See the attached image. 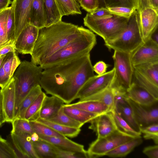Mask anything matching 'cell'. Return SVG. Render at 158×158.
I'll list each match as a JSON object with an SVG mask.
<instances>
[{"label": "cell", "instance_id": "obj_53", "mask_svg": "<svg viewBox=\"0 0 158 158\" xmlns=\"http://www.w3.org/2000/svg\"><path fill=\"white\" fill-rule=\"evenodd\" d=\"M5 122L6 118L2 105V96L0 93V127Z\"/></svg>", "mask_w": 158, "mask_h": 158}, {"label": "cell", "instance_id": "obj_21", "mask_svg": "<svg viewBox=\"0 0 158 158\" xmlns=\"http://www.w3.org/2000/svg\"><path fill=\"white\" fill-rule=\"evenodd\" d=\"M30 24L39 29L46 26V18L44 0H34L30 11Z\"/></svg>", "mask_w": 158, "mask_h": 158}, {"label": "cell", "instance_id": "obj_22", "mask_svg": "<svg viewBox=\"0 0 158 158\" xmlns=\"http://www.w3.org/2000/svg\"><path fill=\"white\" fill-rule=\"evenodd\" d=\"M68 104L71 106L97 114L111 111L106 105L96 101L79 100L76 102Z\"/></svg>", "mask_w": 158, "mask_h": 158}, {"label": "cell", "instance_id": "obj_58", "mask_svg": "<svg viewBox=\"0 0 158 158\" xmlns=\"http://www.w3.org/2000/svg\"><path fill=\"white\" fill-rule=\"evenodd\" d=\"M98 0V8H100L101 7H106L103 0Z\"/></svg>", "mask_w": 158, "mask_h": 158}, {"label": "cell", "instance_id": "obj_59", "mask_svg": "<svg viewBox=\"0 0 158 158\" xmlns=\"http://www.w3.org/2000/svg\"><path fill=\"white\" fill-rule=\"evenodd\" d=\"M6 54L1 55L0 56V67L1 66L3 60Z\"/></svg>", "mask_w": 158, "mask_h": 158}, {"label": "cell", "instance_id": "obj_2", "mask_svg": "<svg viewBox=\"0 0 158 158\" xmlns=\"http://www.w3.org/2000/svg\"><path fill=\"white\" fill-rule=\"evenodd\" d=\"M85 28L62 20L39 29L31 54V62L40 65L43 61L81 34Z\"/></svg>", "mask_w": 158, "mask_h": 158}, {"label": "cell", "instance_id": "obj_47", "mask_svg": "<svg viewBox=\"0 0 158 158\" xmlns=\"http://www.w3.org/2000/svg\"><path fill=\"white\" fill-rule=\"evenodd\" d=\"M90 14L94 17L100 19L109 18L113 15L106 7L98 8Z\"/></svg>", "mask_w": 158, "mask_h": 158}, {"label": "cell", "instance_id": "obj_25", "mask_svg": "<svg viewBox=\"0 0 158 158\" xmlns=\"http://www.w3.org/2000/svg\"><path fill=\"white\" fill-rule=\"evenodd\" d=\"M35 121L46 125L56 131L66 136L74 138L77 136L81 131L80 128L65 126L48 120L39 117Z\"/></svg>", "mask_w": 158, "mask_h": 158}, {"label": "cell", "instance_id": "obj_51", "mask_svg": "<svg viewBox=\"0 0 158 158\" xmlns=\"http://www.w3.org/2000/svg\"><path fill=\"white\" fill-rule=\"evenodd\" d=\"M10 79L6 74L2 64L0 67V87L1 88L4 87L8 83Z\"/></svg>", "mask_w": 158, "mask_h": 158}, {"label": "cell", "instance_id": "obj_6", "mask_svg": "<svg viewBox=\"0 0 158 158\" xmlns=\"http://www.w3.org/2000/svg\"><path fill=\"white\" fill-rule=\"evenodd\" d=\"M129 18L113 15L109 18L100 19L88 13L83 19L84 24L105 42L114 39L122 33L127 27Z\"/></svg>", "mask_w": 158, "mask_h": 158}, {"label": "cell", "instance_id": "obj_55", "mask_svg": "<svg viewBox=\"0 0 158 158\" xmlns=\"http://www.w3.org/2000/svg\"><path fill=\"white\" fill-rule=\"evenodd\" d=\"M150 38L155 42L158 44V29L152 34Z\"/></svg>", "mask_w": 158, "mask_h": 158}, {"label": "cell", "instance_id": "obj_12", "mask_svg": "<svg viewBox=\"0 0 158 158\" xmlns=\"http://www.w3.org/2000/svg\"><path fill=\"white\" fill-rule=\"evenodd\" d=\"M39 29L29 24L25 27L15 39V50L23 54H32L37 39Z\"/></svg>", "mask_w": 158, "mask_h": 158}, {"label": "cell", "instance_id": "obj_27", "mask_svg": "<svg viewBox=\"0 0 158 158\" xmlns=\"http://www.w3.org/2000/svg\"><path fill=\"white\" fill-rule=\"evenodd\" d=\"M80 100H94L103 103L109 107L111 111L114 107V95L111 87H109L101 92L92 94Z\"/></svg>", "mask_w": 158, "mask_h": 158}, {"label": "cell", "instance_id": "obj_9", "mask_svg": "<svg viewBox=\"0 0 158 158\" xmlns=\"http://www.w3.org/2000/svg\"><path fill=\"white\" fill-rule=\"evenodd\" d=\"M115 73L114 68L101 75H94L89 78L80 89L76 99H82L111 87Z\"/></svg>", "mask_w": 158, "mask_h": 158}, {"label": "cell", "instance_id": "obj_52", "mask_svg": "<svg viewBox=\"0 0 158 158\" xmlns=\"http://www.w3.org/2000/svg\"><path fill=\"white\" fill-rule=\"evenodd\" d=\"M14 44H9L0 48V56L5 55L10 52H15Z\"/></svg>", "mask_w": 158, "mask_h": 158}, {"label": "cell", "instance_id": "obj_17", "mask_svg": "<svg viewBox=\"0 0 158 158\" xmlns=\"http://www.w3.org/2000/svg\"><path fill=\"white\" fill-rule=\"evenodd\" d=\"M89 123V129L96 133L97 138L106 136L118 129L111 111L99 115Z\"/></svg>", "mask_w": 158, "mask_h": 158}, {"label": "cell", "instance_id": "obj_60", "mask_svg": "<svg viewBox=\"0 0 158 158\" xmlns=\"http://www.w3.org/2000/svg\"><path fill=\"white\" fill-rule=\"evenodd\" d=\"M77 2L80 4L81 0H75Z\"/></svg>", "mask_w": 158, "mask_h": 158}, {"label": "cell", "instance_id": "obj_28", "mask_svg": "<svg viewBox=\"0 0 158 158\" xmlns=\"http://www.w3.org/2000/svg\"><path fill=\"white\" fill-rule=\"evenodd\" d=\"M46 18V26H49L61 20L62 16L55 0H44Z\"/></svg>", "mask_w": 158, "mask_h": 158}, {"label": "cell", "instance_id": "obj_49", "mask_svg": "<svg viewBox=\"0 0 158 158\" xmlns=\"http://www.w3.org/2000/svg\"><path fill=\"white\" fill-rule=\"evenodd\" d=\"M108 65L103 61H99L93 66L94 71L98 75H101L106 72Z\"/></svg>", "mask_w": 158, "mask_h": 158}, {"label": "cell", "instance_id": "obj_32", "mask_svg": "<svg viewBox=\"0 0 158 158\" xmlns=\"http://www.w3.org/2000/svg\"><path fill=\"white\" fill-rule=\"evenodd\" d=\"M21 61L15 52H10L6 54L2 65L7 76L10 79Z\"/></svg>", "mask_w": 158, "mask_h": 158}, {"label": "cell", "instance_id": "obj_18", "mask_svg": "<svg viewBox=\"0 0 158 158\" xmlns=\"http://www.w3.org/2000/svg\"><path fill=\"white\" fill-rule=\"evenodd\" d=\"M126 94L128 98L141 105H150L158 101L148 91L133 81Z\"/></svg>", "mask_w": 158, "mask_h": 158}, {"label": "cell", "instance_id": "obj_30", "mask_svg": "<svg viewBox=\"0 0 158 158\" xmlns=\"http://www.w3.org/2000/svg\"><path fill=\"white\" fill-rule=\"evenodd\" d=\"M62 17L75 14H81L79 3L75 0H55Z\"/></svg>", "mask_w": 158, "mask_h": 158}, {"label": "cell", "instance_id": "obj_24", "mask_svg": "<svg viewBox=\"0 0 158 158\" xmlns=\"http://www.w3.org/2000/svg\"><path fill=\"white\" fill-rule=\"evenodd\" d=\"M143 140L141 136L125 142L106 153L105 156L112 157H124L130 153L136 147L141 144Z\"/></svg>", "mask_w": 158, "mask_h": 158}, {"label": "cell", "instance_id": "obj_8", "mask_svg": "<svg viewBox=\"0 0 158 158\" xmlns=\"http://www.w3.org/2000/svg\"><path fill=\"white\" fill-rule=\"evenodd\" d=\"M136 137L117 129L106 136L97 138L86 151L88 158L105 156L107 152Z\"/></svg>", "mask_w": 158, "mask_h": 158}, {"label": "cell", "instance_id": "obj_45", "mask_svg": "<svg viewBox=\"0 0 158 158\" xmlns=\"http://www.w3.org/2000/svg\"><path fill=\"white\" fill-rule=\"evenodd\" d=\"M55 148L56 158H88L86 154L62 150L56 146Z\"/></svg>", "mask_w": 158, "mask_h": 158}, {"label": "cell", "instance_id": "obj_23", "mask_svg": "<svg viewBox=\"0 0 158 158\" xmlns=\"http://www.w3.org/2000/svg\"><path fill=\"white\" fill-rule=\"evenodd\" d=\"M63 109L64 112L67 115L84 124L87 123H89L100 115L71 106L68 104H64L63 106Z\"/></svg>", "mask_w": 158, "mask_h": 158}, {"label": "cell", "instance_id": "obj_29", "mask_svg": "<svg viewBox=\"0 0 158 158\" xmlns=\"http://www.w3.org/2000/svg\"><path fill=\"white\" fill-rule=\"evenodd\" d=\"M33 145L39 158H56L55 146L52 144L40 139Z\"/></svg>", "mask_w": 158, "mask_h": 158}, {"label": "cell", "instance_id": "obj_7", "mask_svg": "<svg viewBox=\"0 0 158 158\" xmlns=\"http://www.w3.org/2000/svg\"><path fill=\"white\" fill-rule=\"evenodd\" d=\"M113 55L114 62V76L111 85L127 92L133 81L134 67L131 59V54L114 50Z\"/></svg>", "mask_w": 158, "mask_h": 158}, {"label": "cell", "instance_id": "obj_36", "mask_svg": "<svg viewBox=\"0 0 158 158\" xmlns=\"http://www.w3.org/2000/svg\"><path fill=\"white\" fill-rule=\"evenodd\" d=\"M11 123L12 129L11 133H27L31 134L35 132L30 121L25 118H16Z\"/></svg>", "mask_w": 158, "mask_h": 158}, {"label": "cell", "instance_id": "obj_34", "mask_svg": "<svg viewBox=\"0 0 158 158\" xmlns=\"http://www.w3.org/2000/svg\"><path fill=\"white\" fill-rule=\"evenodd\" d=\"M42 91V88L40 85L34 87L22 102L15 118H24L26 110Z\"/></svg>", "mask_w": 158, "mask_h": 158}, {"label": "cell", "instance_id": "obj_43", "mask_svg": "<svg viewBox=\"0 0 158 158\" xmlns=\"http://www.w3.org/2000/svg\"><path fill=\"white\" fill-rule=\"evenodd\" d=\"M106 8L113 15L128 18L136 10L134 8L123 6H114Z\"/></svg>", "mask_w": 158, "mask_h": 158}, {"label": "cell", "instance_id": "obj_33", "mask_svg": "<svg viewBox=\"0 0 158 158\" xmlns=\"http://www.w3.org/2000/svg\"><path fill=\"white\" fill-rule=\"evenodd\" d=\"M46 96V94L43 91L40 93L26 110L24 118L32 121L39 117L42 104Z\"/></svg>", "mask_w": 158, "mask_h": 158}, {"label": "cell", "instance_id": "obj_11", "mask_svg": "<svg viewBox=\"0 0 158 158\" xmlns=\"http://www.w3.org/2000/svg\"><path fill=\"white\" fill-rule=\"evenodd\" d=\"M34 0H13L11 6L13 11L15 40L22 30L30 24V11Z\"/></svg>", "mask_w": 158, "mask_h": 158}, {"label": "cell", "instance_id": "obj_38", "mask_svg": "<svg viewBox=\"0 0 158 158\" xmlns=\"http://www.w3.org/2000/svg\"><path fill=\"white\" fill-rule=\"evenodd\" d=\"M29 121L34 131L39 135L49 137H67L46 125L35 121Z\"/></svg>", "mask_w": 158, "mask_h": 158}, {"label": "cell", "instance_id": "obj_1", "mask_svg": "<svg viewBox=\"0 0 158 158\" xmlns=\"http://www.w3.org/2000/svg\"><path fill=\"white\" fill-rule=\"evenodd\" d=\"M40 85L47 94L56 97L65 104L77 99L82 86L94 75L90 53L44 69Z\"/></svg>", "mask_w": 158, "mask_h": 158}, {"label": "cell", "instance_id": "obj_14", "mask_svg": "<svg viewBox=\"0 0 158 158\" xmlns=\"http://www.w3.org/2000/svg\"><path fill=\"white\" fill-rule=\"evenodd\" d=\"M138 12L140 30L144 42L158 29V11L147 7Z\"/></svg>", "mask_w": 158, "mask_h": 158}, {"label": "cell", "instance_id": "obj_3", "mask_svg": "<svg viewBox=\"0 0 158 158\" xmlns=\"http://www.w3.org/2000/svg\"><path fill=\"white\" fill-rule=\"evenodd\" d=\"M96 43L95 35L90 30L85 28L81 34L44 60L39 65L44 69L89 53Z\"/></svg>", "mask_w": 158, "mask_h": 158}, {"label": "cell", "instance_id": "obj_42", "mask_svg": "<svg viewBox=\"0 0 158 158\" xmlns=\"http://www.w3.org/2000/svg\"><path fill=\"white\" fill-rule=\"evenodd\" d=\"M141 132L146 139H152L156 144L158 143V123L153 124L141 128Z\"/></svg>", "mask_w": 158, "mask_h": 158}, {"label": "cell", "instance_id": "obj_61", "mask_svg": "<svg viewBox=\"0 0 158 158\" xmlns=\"http://www.w3.org/2000/svg\"><path fill=\"white\" fill-rule=\"evenodd\" d=\"M2 10H0V12L2 11Z\"/></svg>", "mask_w": 158, "mask_h": 158}, {"label": "cell", "instance_id": "obj_57", "mask_svg": "<svg viewBox=\"0 0 158 158\" xmlns=\"http://www.w3.org/2000/svg\"><path fill=\"white\" fill-rule=\"evenodd\" d=\"M31 137L33 142L38 141L40 139L39 135L35 132L31 135Z\"/></svg>", "mask_w": 158, "mask_h": 158}, {"label": "cell", "instance_id": "obj_13", "mask_svg": "<svg viewBox=\"0 0 158 158\" xmlns=\"http://www.w3.org/2000/svg\"><path fill=\"white\" fill-rule=\"evenodd\" d=\"M131 54L133 66L158 61V44L150 38Z\"/></svg>", "mask_w": 158, "mask_h": 158}, {"label": "cell", "instance_id": "obj_44", "mask_svg": "<svg viewBox=\"0 0 158 158\" xmlns=\"http://www.w3.org/2000/svg\"><path fill=\"white\" fill-rule=\"evenodd\" d=\"M106 7L123 6L135 9V0H103Z\"/></svg>", "mask_w": 158, "mask_h": 158}, {"label": "cell", "instance_id": "obj_5", "mask_svg": "<svg viewBox=\"0 0 158 158\" xmlns=\"http://www.w3.org/2000/svg\"><path fill=\"white\" fill-rule=\"evenodd\" d=\"M144 42L139 26L137 11L135 10L129 19L125 29L114 39L105 42L109 50L131 53Z\"/></svg>", "mask_w": 158, "mask_h": 158}, {"label": "cell", "instance_id": "obj_35", "mask_svg": "<svg viewBox=\"0 0 158 158\" xmlns=\"http://www.w3.org/2000/svg\"><path fill=\"white\" fill-rule=\"evenodd\" d=\"M65 126L80 128L84 125L68 116L64 112L62 107L58 114L53 118L47 120Z\"/></svg>", "mask_w": 158, "mask_h": 158}, {"label": "cell", "instance_id": "obj_54", "mask_svg": "<svg viewBox=\"0 0 158 158\" xmlns=\"http://www.w3.org/2000/svg\"><path fill=\"white\" fill-rule=\"evenodd\" d=\"M10 0H0V10H3L8 7Z\"/></svg>", "mask_w": 158, "mask_h": 158}, {"label": "cell", "instance_id": "obj_20", "mask_svg": "<svg viewBox=\"0 0 158 158\" xmlns=\"http://www.w3.org/2000/svg\"><path fill=\"white\" fill-rule=\"evenodd\" d=\"M64 104L62 100L56 97L46 95L42 104L39 117L45 120L53 118L56 115Z\"/></svg>", "mask_w": 158, "mask_h": 158}, {"label": "cell", "instance_id": "obj_4", "mask_svg": "<svg viewBox=\"0 0 158 158\" xmlns=\"http://www.w3.org/2000/svg\"><path fill=\"white\" fill-rule=\"evenodd\" d=\"M43 69L31 61L21 63L13 76L14 79L16 98L15 118L20 106L25 97L35 86L40 85Z\"/></svg>", "mask_w": 158, "mask_h": 158}, {"label": "cell", "instance_id": "obj_19", "mask_svg": "<svg viewBox=\"0 0 158 158\" xmlns=\"http://www.w3.org/2000/svg\"><path fill=\"white\" fill-rule=\"evenodd\" d=\"M38 135L40 139L52 144L60 149L87 155V151L84 149L83 145L73 141L67 137H49Z\"/></svg>", "mask_w": 158, "mask_h": 158}, {"label": "cell", "instance_id": "obj_56", "mask_svg": "<svg viewBox=\"0 0 158 158\" xmlns=\"http://www.w3.org/2000/svg\"><path fill=\"white\" fill-rule=\"evenodd\" d=\"M152 7L158 11V0H150Z\"/></svg>", "mask_w": 158, "mask_h": 158}, {"label": "cell", "instance_id": "obj_40", "mask_svg": "<svg viewBox=\"0 0 158 158\" xmlns=\"http://www.w3.org/2000/svg\"><path fill=\"white\" fill-rule=\"evenodd\" d=\"M0 158H17V154L12 146L0 135Z\"/></svg>", "mask_w": 158, "mask_h": 158}, {"label": "cell", "instance_id": "obj_41", "mask_svg": "<svg viewBox=\"0 0 158 158\" xmlns=\"http://www.w3.org/2000/svg\"><path fill=\"white\" fill-rule=\"evenodd\" d=\"M7 35L8 43L14 44L15 40L14 16L12 7L10 6L7 22Z\"/></svg>", "mask_w": 158, "mask_h": 158}, {"label": "cell", "instance_id": "obj_46", "mask_svg": "<svg viewBox=\"0 0 158 158\" xmlns=\"http://www.w3.org/2000/svg\"><path fill=\"white\" fill-rule=\"evenodd\" d=\"M79 4L82 9L89 13L98 8V0H81Z\"/></svg>", "mask_w": 158, "mask_h": 158}, {"label": "cell", "instance_id": "obj_50", "mask_svg": "<svg viewBox=\"0 0 158 158\" xmlns=\"http://www.w3.org/2000/svg\"><path fill=\"white\" fill-rule=\"evenodd\" d=\"M136 10L141 11L147 7H152L150 0H135Z\"/></svg>", "mask_w": 158, "mask_h": 158}, {"label": "cell", "instance_id": "obj_48", "mask_svg": "<svg viewBox=\"0 0 158 158\" xmlns=\"http://www.w3.org/2000/svg\"><path fill=\"white\" fill-rule=\"evenodd\" d=\"M143 152L150 158H158V144L144 148Z\"/></svg>", "mask_w": 158, "mask_h": 158}, {"label": "cell", "instance_id": "obj_31", "mask_svg": "<svg viewBox=\"0 0 158 158\" xmlns=\"http://www.w3.org/2000/svg\"><path fill=\"white\" fill-rule=\"evenodd\" d=\"M133 81L149 92L158 100V86L146 78L137 70L134 69Z\"/></svg>", "mask_w": 158, "mask_h": 158}, {"label": "cell", "instance_id": "obj_26", "mask_svg": "<svg viewBox=\"0 0 158 158\" xmlns=\"http://www.w3.org/2000/svg\"><path fill=\"white\" fill-rule=\"evenodd\" d=\"M133 67L158 86V61L140 64L134 66Z\"/></svg>", "mask_w": 158, "mask_h": 158}, {"label": "cell", "instance_id": "obj_37", "mask_svg": "<svg viewBox=\"0 0 158 158\" xmlns=\"http://www.w3.org/2000/svg\"><path fill=\"white\" fill-rule=\"evenodd\" d=\"M10 7L0 12V48L9 45L7 35V22Z\"/></svg>", "mask_w": 158, "mask_h": 158}, {"label": "cell", "instance_id": "obj_39", "mask_svg": "<svg viewBox=\"0 0 158 158\" xmlns=\"http://www.w3.org/2000/svg\"><path fill=\"white\" fill-rule=\"evenodd\" d=\"M117 129L130 135L137 137L141 136V133L133 129L128 123L114 111H111Z\"/></svg>", "mask_w": 158, "mask_h": 158}, {"label": "cell", "instance_id": "obj_15", "mask_svg": "<svg viewBox=\"0 0 158 158\" xmlns=\"http://www.w3.org/2000/svg\"><path fill=\"white\" fill-rule=\"evenodd\" d=\"M31 135L11 133L13 147L17 158H39L35 150Z\"/></svg>", "mask_w": 158, "mask_h": 158}, {"label": "cell", "instance_id": "obj_16", "mask_svg": "<svg viewBox=\"0 0 158 158\" xmlns=\"http://www.w3.org/2000/svg\"><path fill=\"white\" fill-rule=\"evenodd\" d=\"M3 110L7 122L11 123L15 118L16 98L14 79L13 77L8 83L1 88Z\"/></svg>", "mask_w": 158, "mask_h": 158}, {"label": "cell", "instance_id": "obj_10", "mask_svg": "<svg viewBox=\"0 0 158 158\" xmlns=\"http://www.w3.org/2000/svg\"><path fill=\"white\" fill-rule=\"evenodd\" d=\"M135 119L140 128L158 123V101L149 105L137 103L127 98Z\"/></svg>", "mask_w": 158, "mask_h": 158}]
</instances>
